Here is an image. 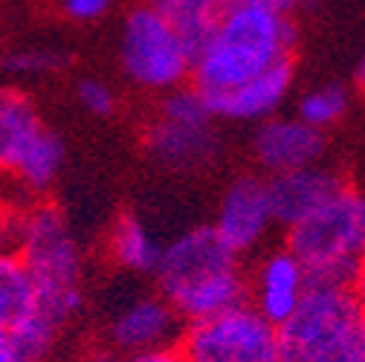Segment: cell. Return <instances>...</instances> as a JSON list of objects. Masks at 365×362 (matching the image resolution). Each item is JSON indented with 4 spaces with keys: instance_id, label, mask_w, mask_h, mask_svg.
<instances>
[{
    "instance_id": "6da1fadb",
    "label": "cell",
    "mask_w": 365,
    "mask_h": 362,
    "mask_svg": "<svg viewBox=\"0 0 365 362\" xmlns=\"http://www.w3.org/2000/svg\"><path fill=\"white\" fill-rule=\"evenodd\" d=\"M151 276L157 293L186 325L247 304V269L220 244L212 226H195L160 247Z\"/></svg>"
},
{
    "instance_id": "7a4b0ae2",
    "label": "cell",
    "mask_w": 365,
    "mask_h": 362,
    "mask_svg": "<svg viewBox=\"0 0 365 362\" xmlns=\"http://www.w3.org/2000/svg\"><path fill=\"white\" fill-rule=\"evenodd\" d=\"M296 43L299 29L290 15L226 6L192 56V81L197 90H226L293 58Z\"/></svg>"
},
{
    "instance_id": "3957f363",
    "label": "cell",
    "mask_w": 365,
    "mask_h": 362,
    "mask_svg": "<svg viewBox=\"0 0 365 362\" xmlns=\"http://www.w3.org/2000/svg\"><path fill=\"white\" fill-rule=\"evenodd\" d=\"M35 284V307L61 328L81 307V249L58 206L35 200L18 212L15 247Z\"/></svg>"
},
{
    "instance_id": "277c9868",
    "label": "cell",
    "mask_w": 365,
    "mask_h": 362,
    "mask_svg": "<svg viewBox=\"0 0 365 362\" xmlns=\"http://www.w3.org/2000/svg\"><path fill=\"white\" fill-rule=\"evenodd\" d=\"M304 267L310 284L359 287L365 252V200L342 186L319 209L287 226L284 244Z\"/></svg>"
},
{
    "instance_id": "5b68a950",
    "label": "cell",
    "mask_w": 365,
    "mask_h": 362,
    "mask_svg": "<svg viewBox=\"0 0 365 362\" xmlns=\"http://www.w3.org/2000/svg\"><path fill=\"white\" fill-rule=\"evenodd\" d=\"M192 47L151 4L133 9L122 32V64L130 81L148 90H177L192 78Z\"/></svg>"
},
{
    "instance_id": "8992f818",
    "label": "cell",
    "mask_w": 365,
    "mask_h": 362,
    "mask_svg": "<svg viewBox=\"0 0 365 362\" xmlns=\"http://www.w3.org/2000/svg\"><path fill=\"white\" fill-rule=\"evenodd\" d=\"M356 322H365L359 287L310 284L287 319L276 325L282 362H310Z\"/></svg>"
},
{
    "instance_id": "52a82bcc",
    "label": "cell",
    "mask_w": 365,
    "mask_h": 362,
    "mask_svg": "<svg viewBox=\"0 0 365 362\" xmlns=\"http://www.w3.org/2000/svg\"><path fill=\"white\" fill-rule=\"evenodd\" d=\"M177 345L189 362H282L276 325L250 304L189 322Z\"/></svg>"
},
{
    "instance_id": "ba28073f",
    "label": "cell",
    "mask_w": 365,
    "mask_h": 362,
    "mask_svg": "<svg viewBox=\"0 0 365 362\" xmlns=\"http://www.w3.org/2000/svg\"><path fill=\"white\" fill-rule=\"evenodd\" d=\"M145 145L154 160L171 168H197L217 151L215 116L197 87H177L163 99L160 116L148 125Z\"/></svg>"
},
{
    "instance_id": "9c48e42d",
    "label": "cell",
    "mask_w": 365,
    "mask_h": 362,
    "mask_svg": "<svg viewBox=\"0 0 365 362\" xmlns=\"http://www.w3.org/2000/svg\"><path fill=\"white\" fill-rule=\"evenodd\" d=\"M307 287L310 279L302 261L287 247H276L264 252L247 273V304L261 313L269 325H279L302 301Z\"/></svg>"
},
{
    "instance_id": "30bf717a",
    "label": "cell",
    "mask_w": 365,
    "mask_h": 362,
    "mask_svg": "<svg viewBox=\"0 0 365 362\" xmlns=\"http://www.w3.org/2000/svg\"><path fill=\"white\" fill-rule=\"evenodd\" d=\"M182 328L186 322L160 293H145L116 310L108 325V345L116 356L151 351L180 342Z\"/></svg>"
},
{
    "instance_id": "8fae6325",
    "label": "cell",
    "mask_w": 365,
    "mask_h": 362,
    "mask_svg": "<svg viewBox=\"0 0 365 362\" xmlns=\"http://www.w3.org/2000/svg\"><path fill=\"white\" fill-rule=\"evenodd\" d=\"M212 229L220 244L238 258H247L264 244L267 232L272 229V214L261 177H241L226 189Z\"/></svg>"
},
{
    "instance_id": "7c38bea8",
    "label": "cell",
    "mask_w": 365,
    "mask_h": 362,
    "mask_svg": "<svg viewBox=\"0 0 365 362\" xmlns=\"http://www.w3.org/2000/svg\"><path fill=\"white\" fill-rule=\"evenodd\" d=\"M293 84V58L272 64L269 70L232 84L226 90H200L215 119L264 122L282 108Z\"/></svg>"
},
{
    "instance_id": "4fadbf2b",
    "label": "cell",
    "mask_w": 365,
    "mask_h": 362,
    "mask_svg": "<svg viewBox=\"0 0 365 362\" xmlns=\"http://www.w3.org/2000/svg\"><path fill=\"white\" fill-rule=\"evenodd\" d=\"M345 183V177L325 168V165H307L284 174H269L264 180V195L272 214V223L293 226L319 209L328 197H334Z\"/></svg>"
},
{
    "instance_id": "5bb4252c",
    "label": "cell",
    "mask_w": 365,
    "mask_h": 362,
    "mask_svg": "<svg viewBox=\"0 0 365 362\" xmlns=\"http://www.w3.org/2000/svg\"><path fill=\"white\" fill-rule=\"evenodd\" d=\"M325 130H316L302 119L269 116L258 125L252 154L267 174H284L307 165H319L325 157Z\"/></svg>"
},
{
    "instance_id": "9a60e30c",
    "label": "cell",
    "mask_w": 365,
    "mask_h": 362,
    "mask_svg": "<svg viewBox=\"0 0 365 362\" xmlns=\"http://www.w3.org/2000/svg\"><path fill=\"white\" fill-rule=\"evenodd\" d=\"M43 128L35 105L18 90H0V171H12Z\"/></svg>"
},
{
    "instance_id": "2e32d148",
    "label": "cell",
    "mask_w": 365,
    "mask_h": 362,
    "mask_svg": "<svg viewBox=\"0 0 365 362\" xmlns=\"http://www.w3.org/2000/svg\"><path fill=\"white\" fill-rule=\"evenodd\" d=\"M108 252L128 273H154L160 258V244L136 214H122L110 229Z\"/></svg>"
},
{
    "instance_id": "e0dca14e",
    "label": "cell",
    "mask_w": 365,
    "mask_h": 362,
    "mask_svg": "<svg viewBox=\"0 0 365 362\" xmlns=\"http://www.w3.org/2000/svg\"><path fill=\"white\" fill-rule=\"evenodd\" d=\"M35 307V284L15 249L0 252V325L12 328Z\"/></svg>"
},
{
    "instance_id": "ac0fdd59",
    "label": "cell",
    "mask_w": 365,
    "mask_h": 362,
    "mask_svg": "<svg viewBox=\"0 0 365 362\" xmlns=\"http://www.w3.org/2000/svg\"><path fill=\"white\" fill-rule=\"evenodd\" d=\"M151 6L177 26V32L186 38L195 53L197 43L209 35L217 15L226 9V0H151Z\"/></svg>"
},
{
    "instance_id": "d6986e66",
    "label": "cell",
    "mask_w": 365,
    "mask_h": 362,
    "mask_svg": "<svg viewBox=\"0 0 365 362\" xmlns=\"http://www.w3.org/2000/svg\"><path fill=\"white\" fill-rule=\"evenodd\" d=\"M351 105V93L342 84H322V87H313L310 93H304L299 99V116L304 125L316 128V130H325L331 125H336Z\"/></svg>"
},
{
    "instance_id": "ffe728a7",
    "label": "cell",
    "mask_w": 365,
    "mask_h": 362,
    "mask_svg": "<svg viewBox=\"0 0 365 362\" xmlns=\"http://www.w3.org/2000/svg\"><path fill=\"white\" fill-rule=\"evenodd\" d=\"M64 64H67V56L50 47L15 50L4 58V70L12 76H47V73H58Z\"/></svg>"
},
{
    "instance_id": "44dd1931",
    "label": "cell",
    "mask_w": 365,
    "mask_h": 362,
    "mask_svg": "<svg viewBox=\"0 0 365 362\" xmlns=\"http://www.w3.org/2000/svg\"><path fill=\"white\" fill-rule=\"evenodd\" d=\"M310 362H365V322L351 325Z\"/></svg>"
},
{
    "instance_id": "7402d4cb",
    "label": "cell",
    "mask_w": 365,
    "mask_h": 362,
    "mask_svg": "<svg viewBox=\"0 0 365 362\" xmlns=\"http://www.w3.org/2000/svg\"><path fill=\"white\" fill-rule=\"evenodd\" d=\"M78 102L93 116H110L116 110V93L105 81H96V78H84L78 84Z\"/></svg>"
},
{
    "instance_id": "603a6c76",
    "label": "cell",
    "mask_w": 365,
    "mask_h": 362,
    "mask_svg": "<svg viewBox=\"0 0 365 362\" xmlns=\"http://www.w3.org/2000/svg\"><path fill=\"white\" fill-rule=\"evenodd\" d=\"M61 9L73 21H99L110 9V0H61Z\"/></svg>"
},
{
    "instance_id": "cb8c5ba5",
    "label": "cell",
    "mask_w": 365,
    "mask_h": 362,
    "mask_svg": "<svg viewBox=\"0 0 365 362\" xmlns=\"http://www.w3.org/2000/svg\"><path fill=\"white\" fill-rule=\"evenodd\" d=\"M113 362H189L182 348L174 345H163V348H151V351H136V353H125Z\"/></svg>"
},
{
    "instance_id": "d4e9b609",
    "label": "cell",
    "mask_w": 365,
    "mask_h": 362,
    "mask_svg": "<svg viewBox=\"0 0 365 362\" xmlns=\"http://www.w3.org/2000/svg\"><path fill=\"white\" fill-rule=\"evenodd\" d=\"M15 229H18V209L0 206V252H9L15 247Z\"/></svg>"
},
{
    "instance_id": "484cf974",
    "label": "cell",
    "mask_w": 365,
    "mask_h": 362,
    "mask_svg": "<svg viewBox=\"0 0 365 362\" xmlns=\"http://www.w3.org/2000/svg\"><path fill=\"white\" fill-rule=\"evenodd\" d=\"M226 6H252V9H267V12L290 15L296 9V0H226Z\"/></svg>"
},
{
    "instance_id": "4316f807",
    "label": "cell",
    "mask_w": 365,
    "mask_h": 362,
    "mask_svg": "<svg viewBox=\"0 0 365 362\" xmlns=\"http://www.w3.org/2000/svg\"><path fill=\"white\" fill-rule=\"evenodd\" d=\"M0 362H21V356L9 339V331L4 325H0Z\"/></svg>"
},
{
    "instance_id": "83f0119b",
    "label": "cell",
    "mask_w": 365,
    "mask_h": 362,
    "mask_svg": "<svg viewBox=\"0 0 365 362\" xmlns=\"http://www.w3.org/2000/svg\"><path fill=\"white\" fill-rule=\"evenodd\" d=\"M9 195H12V180L6 171H0V206L9 203Z\"/></svg>"
},
{
    "instance_id": "f1b7e54d",
    "label": "cell",
    "mask_w": 365,
    "mask_h": 362,
    "mask_svg": "<svg viewBox=\"0 0 365 362\" xmlns=\"http://www.w3.org/2000/svg\"><path fill=\"white\" fill-rule=\"evenodd\" d=\"M319 4H322V0H296V9L302 6V9H307V12H313V9H319Z\"/></svg>"
}]
</instances>
